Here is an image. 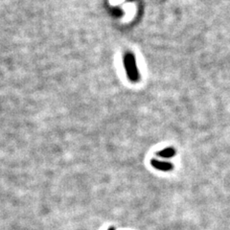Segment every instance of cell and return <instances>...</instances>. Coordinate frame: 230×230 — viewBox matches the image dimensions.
Wrapping results in <instances>:
<instances>
[{"mask_svg": "<svg viewBox=\"0 0 230 230\" xmlns=\"http://www.w3.org/2000/svg\"><path fill=\"white\" fill-rule=\"evenodd\" d=\"M125 67L127 74L129 76V79L133 82H137L139 80V73L136 67V63L133 55L131 53H128L125 56Z\"/></svg>", "mask_w": 230, "mask_h": 230, "instance_id": "6da1fadb", "label": "cell"}, {"mask_svg": "<svg viewBox=\"0 0 230 230\" xmlns=\"http://www.w3.org/2000/svg\"><path fill=\"white\" fill-rule=\"evenodd\" d=\"M151 164L152 167H155L156 169L159 170V171H163V172H167V171H171L173 169V164L170 162H165V161H159V160H156L152 159L151 161Z\"/></svg>", "mask_w": 230, "mask_h": 230, "instance_id": "7a4b0ae2", "label": "cell"}, {"mask_svg": "<svg viewBox=\"0 0 230 230\" xmlns=\"http://www.w3.org/2000/svg\"><path fill=\"white\" fill-rule=\"evenodd\" d=\"M174 155H176V151H174L173 148L164 149V150L157 152V156L160 157H163V158H170V157H173Z\"/></svg>", "mask_w": 230, "mask_h": 230, "instance_id": "3957f363", "label": "cell"}, {"mask_svg": "<svg viewBox=\"0 0 230 230\" xmlns=\"http://www.w3.org/2000/svg\"><path fill=\"white\" fill-rule=\"evenodd\" d=\"M108 230H115V229H114V228H113V227H111V228H109V229H108Z\"/></svg>", "mask_w": 230, "mask_h": 230, "instance_id": "277c9868", "label": "cell"}]
</instances>
